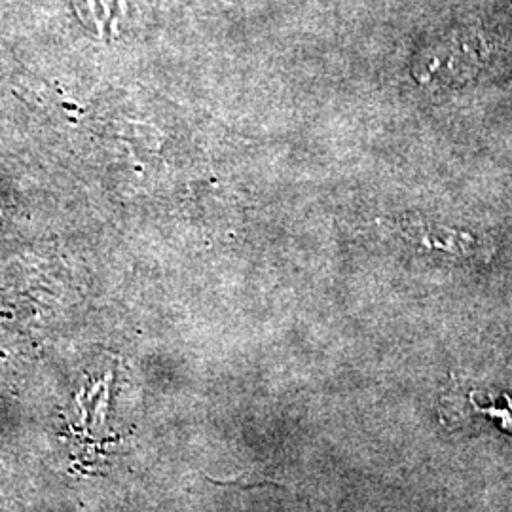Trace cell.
<instances>
[{"instance_id":"1","label":"cell","mask_w":512,"mask_h":512,"mask_svg":"<svg viewBox=\"0 0 512 512\" xmlns=\"http://www.w3.org/2000/svg\"><path fill=\"white\" fill-rule=\"evenodd\" d=\"M403 236L412 239L427 251H439L448 256L469 258L484 253V243L473 234L442 228L435 224H425L420 220H403Z\"/></svg>"},{"instance_id":"2","label":"cell","mask_w":512,"mask_h":512,"mask_svg":"<svg viewBox=\"0 0 512 512\" xmlns=\"http://www.w3.org/2000/svg\"><path fill=\"white\" fill-rule=\"evenodd\" d=\"M211 484L220 486V488H230V490H256V488H268V486H279L272 478L262 471V469H247L241 471L238 475L226 476V478H215V476H205Z\"/></svg>"}]
</instances>
